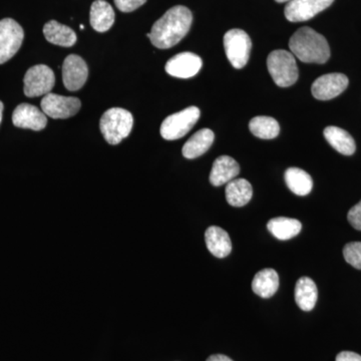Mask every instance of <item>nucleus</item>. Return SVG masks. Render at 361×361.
<instances>
[{
	"mask_svg": "<svg viewBox=\"0 0 361 361\" xmlns=\"http://www.w3.org/2000/svg\"><path fill=\"white\" fill-rule=\"evenodd\" d=\"M192 21L193 16L189 8L182 6L172 7L156 21L149 32V39L158 49H171L186 37Z\"/></svg>",
	"mask_w": 361,
	"mask_h": 361,
	"instance_id": "f257e3e1",
	"label": "nucleus"
},
{
	"mask_svg": "<svg viewBox=\"0 0 361 361\" xmlns=\"http://www.w3.org/2000/svg\"><path fill=\"white\" fill-rule=\"evenodd\" d=\"M289 49L294 56L306 63H325L330 58L326 39L307 26L299 28L292 35Z\"/></svg>",
	"mask_w": 361,
	"mask_h": 361,
	"instance_id": "f03ea898",
	"label": "nucleus"
},
{
	"mask_svg": "<svg viewBox=\"0 0 361 361\" xmlns=\"http://www.w3.org/2000/svg\"><path fill=\"white\" fill-rule=\"evenodd\" d=\"M134 118L129 111L110 109L104 114L99 123L102 134L110 145H118L132 132Z\"/></svg>",
	"mask_w": 361,
	"mask_h": 361,
	"instance_id": "7ed1b4c3",
	"label": "nucleus"
},
{
	"mask_svg": "<svg viewBox=\"0 0 361 361\" xmlns=\"http://www.w3.org/2000/svg\"><path fill=\"white\" fill-rule=\"evenodd\" d=\"M267 68L278 87H288L297 82L298 68L292 52L284 49L271 52L267 59Z\"/></svg>",
	"mask_w": 361,
	"mask_h": 361,
	"instance_id": "20e7f679",
	"label": "nucleus"
},
{
	"mask_svg": "<svg viewBox=\"0 0 361 361\" xmlns=\"http://www.w3.org/2000/svg\"><path fill=\"white\" fill-rule=\"evenodd\" d=\"M200 116L201 111L197 106H189L179 113L169 116L161 123V137L168 141L180 139L193 129Z\"/></svg>",
	"mask_w": 361,
	"mask_h": 361,
	"instance_id": "39448f33",
	"label": "nucleus"
},
{
	"mask_svg": "<svg viewBox=\"0 0 361 361\" xmlns=\"http://www.w3.org/2000/svg\"><path fill=\"white\" fill-rule=\"evenodd\" d=\"M252 42L244 30L234 28L225 33L224 49L226 56L233 68L241 70L250 58Z\"/></svg>",
	"mask_w": 361,
	"mask_h": 361,
	"instance_id": "423d86ee",
	"label": "nucleus"
},
{
	"mask_svg": "<svg viewBox=\"0 0 361 361\" xmlns=\"http://www.w3.org/2000/svg\"><path fill=\"white\" fill-rule=\"evenodd\" d=\"M25 39L23 27L11 18L0 20V65L6 63L20 51Z\"/></svg>",
	"mask_w": 361,
	"mask_h": 361,
	"instance_id": "0eeeda50",
	"label": "nucleus"
},
{
	"mask_svg": "<svg viewBox=\"0 0 361 361\" xmlns=\"http://www.w3.org/2000/svg\"><path fill=\"white\" fill-rule=\"evenodd\" d=\"M56 84L54 71L47 66H32L26 71L25 77V94L28 97L47 96Z\"/></svg>",
	"mask_w": 361,
	"mask_h": 361,
	"instance_id": "6e6552de",
	"label": "nucleus"
},
{
	"mask_svg": "<svg viewBox=\"0 0 361 361\" xmlns=\"http://www.w3.org/2000/svg\"><path fill=\"white\" fill-rule=\"evenodd\" d=\"M40 106L45 115L52 118H68L77 115L82 103L77 97H63L49 92L42 99Z\"/></svg>",
	"mask_w": 361,
	"mask_h": 361,
	"instance_id": "1a4fd4ad",
	"label": "nucleus"
},
{
	"mask_svg": "<svg viewBox=\"0 0 361 361\" xmlns=\"http://www.w3.org/2000/svg\"><path fill=\"white\" fill-rule=\"evenodd\" d=\"M334 0H291L285 7V18L291 23H302L329 8Z\"/></svg>",
	"mask_w": 361,
	"mask_h": 361,
	"instance_id": "9d476101",
	"label": "nucleus"
},
{
	"mask_svg": "<svg viewBox=\"0 0 361 361\" xmlns=\"http://www.w3.org/2000/svg\"><path fill=\"white\" fill-rule=\"evenodd\" d=\"M348 85V78L343 73H329L322 75L313 82L311 92L319 101H329L342 94Z\"/></svg>",
	"mask_w": 361,
	"mask_h": 361,
	"instance_id": "9b49d317",
	"label": "nucleus"
},
{
	"mask_svg": "<svg viewBox=\"0 0 361 361\" xmlns=\"http://www.w3.org/2000/svg\"><path fill=\"white\" fill-rule=\"evenodd\" d=\"M89 77V68L84 59L77 54H71L63 65V80L66 90L77 92L82 89Z\"/></svg>",
	"mask_w": 361,
	"mask_h": 361,
	"instance_id": "f8f14e48",
	"label": "nucleus"
},
{
	"mask_svg": "<svg viewBox=\"0 0 361 361\" xmlns=\"http://www.w3.org/2000/svg\"><path fill=\"white\" fill-rule=\"evenodd\" d=\"M202 66L203 61L200 56L193 52H182L169 59L166 63V71L174 78H190L200 71Z\"/></svg>",
	"mask_w": 361,
	"mask_h": 361,
	"instance_id": "ddd939ff",
	"label": "nucleus"
},
{
	"mask_svg": "<svg viewBox=\"0 0 361 361\" xmlns=\"http://www.w3.org/2000/svg\"><path fill=\"white\" fill-rule=\"evenodd\" d=\"M13 123L16 127L32 130H44L47 125V115L37 106L20 104L13 111Z\"/></svg>",
	"mask_w": 361,
	"mask_h": 361,
	"instance_id": "4468645a",
	"label": "nucleus"
},
{
	"mask_svg": "<svg viewBox=\"0 0 361 361\" xmlns=\"http://www.w3.org/2000/svg\"><path fill=\"white\" fill-rule=\"evenodd\" d=\"M240 166L229 156H221L214 161L210 173V182L213 186L219 187L228 184L239 175Z\"/></svg>",
	"mask_w": 361,
	"mask_h": 361,
	"instance_id": "2eb2a0df",
	"label": "nucleus"
},
{
	"mask_svg": "<svg viewBox=\"0 0 361 361\" xmlns=\"http://www.w3.org/2000/svg\"><path fill=\"white\" fill-rule=\"evenodd\" d=\"M207 248L217 258H225L231 253L232 242L229 234L222 228L211 226L205 233Z\"/></svg>",
	"mask_w": 361,
	"mask_h": 361,
	"instance_id": "dca6fc26",
	"label": "nucleus"
},
{
	"mask_svg": "<svg viewBox=\"0 0 361 361\" xmlns=\"http://www.w3.org/2000/svg\"><path fill=\"white\" fill-rule=\"evenodd\" d=\"M90 25L97 32H106L115 23V11L104 0H96L90 7Z\"/></svg>",
	"mask_w": 361,
	"mask_h": 361,
	"instance_id": "f3484780",
	"label": "nucleus"
},
{
	"mask_svg": "<svg viewBox=\"0 0 361 361\" xmlns=\"http://www.w3.org/2000/svg\"><path fill=\"white\" fill-rule=\"evenodd\" d=\"M215 135L210 129H202L192 135L183 147V156L189 160L198 158L212 146Z\"/></svg>",
	"mask_w": 361,
	"mask_h": 361,
	"instance_id": "a211bd4d",
	"label": "nucleus"
},
{
	"mask_svg": "<svg viewBox=\"0 0 361 361\" xmlns=\"http://www.w3.org/2000/svg\"><path fill=\"white\" fill-rule=\"evenodd\" d=\"M44 35L47 42L59 47H71L77 42V35L68 26L61 25L56 20L45 23Z\"/></svg>",
	"mask_w": 361,
	"mask_h": 361,
	"instance_id": "6ab92c4d",
	"label": "nucleus"
},
{
	"mask_svg": "<svg viewBox=\"0 0 361 361\" xmlns=\"http://www.w3.org/2000/svg\"><path fill=\"white\" fill-rule=\"evenodd\" d=\"M323 134L330 146L336 149L338 153L345 156H351L355 154L356 149L355 140L346 130L330 126V127L325 128Z\"/></svg>",
	"mask_w": 361,
	"mask_h": 361,
	"instance_id": "aec40b11",
	"label": "nucleus"
},
{
	"mask_svg": "<svg viewBox=\"0 0 361 361\" xmlns=\"http://www.w3.org/2000/svg\"><path fill=\"white\" fill-rule=\"evenodd\" d=\"M279 288V276L274 269H263L259 271L252 281V289L254 293L262 298H270L276 293Z\"/></svg>",
	"mask_w": 361,
	"mask_h": 361,
	"instance_id": "412c9836",
	"label": "nucleus"
},
{
	"mask_svg": "<svg viewBox=\"0 0 361 361\" xmlns=\"http://www.w3.org/2000/svg\"><path fill=\"white\" fill-rule=\"evenodd\" d=\"M317 286L310 277H301L295 286V301L303 311H311L317 302Z\"/></svg>",
	"mask_w": 361,
	"mask_h": 361,
	"instance_id": "4be33fe9",
	"label": "nucleus"
},
{
	"mask_svg": "<svg viewBox=\"0 0 361 361\" xmlns=\"http://www.w3.org/2000/svg\"><path fill=\"white\" fill-rule=\"evenodd\" d=\"M253 189L245 179H234L226 186V199L233 207H243L250 202Z\"/></svg>",
	"mask_w": 361,
	"mask_h": 361,
	"instance_id": "5701e85b",
	"label": "nucleus"
},
{
	"mask_svg": "<svg viewBox=\"0 0 361 361\" xmlns=\"http://www.w3.org/2000/svg\"><path fill=\"white\" fill-rule=\"evenodd\" d=\"M267 229L278 240L286 241L294 238L302 229L300 221L287 217H277L271 219L267 224Z\"/></svg>",
	"mask_w": 361,
	"mask_h": 361,
	"instance_id": "b1692460",
	"label": "nucleus"
},
{
	"mask_svg": "<svg viewBox=\"0 0 361 361\" xmlns=\"http://www.w3.org/2000/svg\"><path fill=\"white\" fill-rule=\"evenodd\" d=\"M284 178L287 187L297 196H306L312 191V178L302 169H287Z\"/></svg>",
	"mask_w": 361,
	"mask_h": 361,
	"instance_id": "393cba45",
	"label": "nucleus"
},
{
	"mask_svg": "<svg viewBox=\"0 0 361 361\" xmlns=\"http://www.w3.org/2000/svg\"><path fill=\"white\" fill-rule=\"evenodd\" d=\"M249 129L255 137L263 140L274 139L280 133L279 123L271 116H255L249 123Z\"/></svg>",
	"mask_w": 361,
	"mask_h": 361,
	"instance_id": "a878e982",
	"label": "nucleus"
},
{
	"mask_svg": "<svg viewBox=\"0 0 361 361\" xmlns=\"http://www.w3.org/2000/svg\"><path fill=\"white\" fill-rule=\"evenodd\" d=\"M343 256L348 264L361 270V242H350L343 248Z\"/></svg>",
	"mask_w": 361,
	"mask_h": 361,
	"instance_id": "bb28decb",
	"label": "nucleus"
},
{
	"mask_svg": "<svg viewBox=\"0 0 361 361\" xmlns=\"http://www.w3.org/2000/svg\"><path fill=\"white\" fill-rule=\"evenodd\" d=\"M146 2L147 0H115L116 6L123 13H132Z\"/></svg>",
	"mask_w": 361,
	"mask_h": 361,
	"instance_id": "cd10ccee",
	"label": "nucleus"
},
{
	"mask_svg": "<svg viewBox=\"0 0 361 361\" xmlns=\"http://www.w3.org/2000/svg\"><path fill=\"white\" fill-rule=\"evenodd\" d=\"M348 219L355 229L361 231V201L349 210Z\"/></svg>",
	"mask_w": 361,
	"mask_h": 361,
	"instance_id": "c85d7f7f",
	"label": "nucleus"
},
{
	"mask_svg": "<svg viewBox=\"0 0 361 361\" xmlns=\"http://www.w3.org/2000/svg\"><path fill=\"white\" fill-rule=\"evenodd\" d=\"M336 361H361V355L353 351H342L337 355Z\"/></svg>",
	"mask_w": 361,
	"mask_h": 361,
	"instance_id": "c756f323",
	"label": "nucleus"
},
{
	"mask_svg": "<svg viewBox=\"0 0 361 361\" xmlns=\"http://www.w3.org/2000/svg\"><path fill=\"white\" fill-rule=\"evenodd\" d=\"M207 361H233L231 358L223 355H211Z\"/></svg>",
	"mask_w": 361,
	"mask_h": 361,
	"instance_id": "7c9ffc66",
	"label": "nucleus"
},
{
	"mask_svg": "<svg viewBox=\"0 0 361 361\" xmlns=\"http://www.w3.org/2000/svg\"><path fill=\"white\" fill-rule=\"evenodd\" d=\"M4 104H2V102H0V123H1L2 121V114H4Z\"/></svg>",
	"mask_w": 361,
	"mask_h": 361,
	"instance_id": "2f4dec72",
	"label": "nucleus"
},
{
	"mask_svg": "<svg viewBox=\"0 0 361 361\" xmlns=\"http://www.w3.org/2000/svg\"><path fill=\"white\" fill-rule=\"evenodd\" d=\"M275 1L279 2V4H282V2H289L291 0H275Z\"/></svg>",
	"mask_w": 361,
	"mask_h": 361,
	"instance_id": "473e14b6",
	"label": "nucleus"
}]
</instances>
